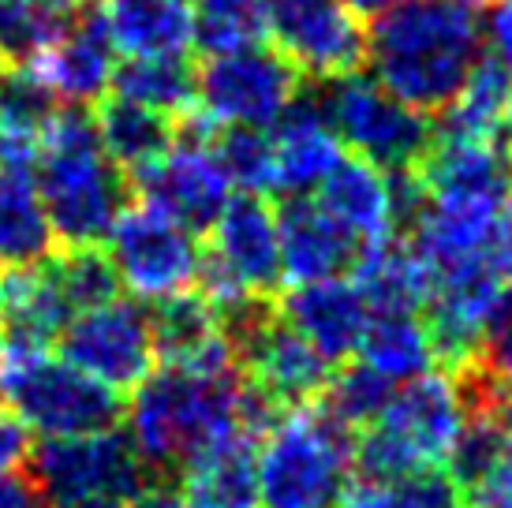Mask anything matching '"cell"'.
Returning a JSON list of instances; mask_svg holds the SVG:
<instances>
[{"mask_svg":"<svg viewBox=\"0 0 512 508\" xmlns=\"http://www.w3.org/2000/svg\"><path fill=\"white\" fill-rule=\"evenodd\" d=\"M393 393H397V385L385 381L378 370H370L367 363H348L344 370L329 374L326 389L314 404L326 411L333 423H341L348 434H359L382 415Z\"/></svg>","mask_w":512,"mask_h":508,"instance_id":"obj_31","label":"cell"},{"mask_svg":"<svg viewBox=\"0 0 512 508\" xmlns=\"http://www.w3.org/2000/svg\"><path fill=\"white\" fill-rule=\"evenodd\" d=\"M34 68L57 101H68L79 109L105 101V94L113 90L116 45L98 4H79L64 34L34 60Z\"/></svg>","mask_w":512,"mask_h":508,"instance_id":"obj_15","label":"cell"},{"mask_svg":"<svg viewBox=\"0 0 512 508\" xmlns=\"http://www.w3.org/2000/svg\"><path fill=\"white\" fill-rule=\"evenodd\" d=\"M184 501L187 508H255V434H236L221 441L217 449L202 452L184 471Z\"/></svg>","mask_w":512,"mask_h":508,"instance_id":"obj_23","label":"cell"},{"mask_svg":"<svg viewBox=\"0 0 512 508\" xmlns=\"http://www.w3.org/2000/svg\"><path fill=\"white\" fill-rule=\"evenodd\" d=\"M72 12L34 0H0V64H34L68 27Z\"/></svg>","mask_w":512,"mask_h":508,"instance_id":"obj_33","label":"cell"},{"mask_svg":"<svg viewBox=\"0 0 512 508\" xmlns=\"http://www.w3.org/2000/svg\"><path fill=\"white\" fill-rule=\"evenodd\" d=\"M94 124H98V139L105 157L120 172L135 176V172L150 169L154 161L169 154L180 120H169V116L143 109V105H131L124 98H109L98 101Z\"/></svg>","mask_w":512,"mask_h":508,"instance_id":"obj_24","label":"cell"},{"mask_svg":"<svg viewBox=\"0 0 512 508\" xmlns=\"http://www.w3.org/2000/svg\"><path fill=\"white\" fill-rule=\"evenodd\" d=\"M109 38L124 57H184L195 45V12L187 0H113Z\"/></svg>","mask_w":512,"mask_h":508,"instance_id":"obj_22","label":"cell"},{"mask_svg":"<svg viewBox=\"0 0 512 508\" xmlns=\"http://www.w3.org/2000/svg\"><path fill=\"white\" fill-rule=\"evenodd\" d=\"M128 441L150 475L195 464L243 426V374L236 363H161L131 389Z\"/></svg>","mask_w":512,"mask_h":508,"instance_id":"obj_2","label":"cell"},{"mask_svg":"<svg viewBox=\"0 0 512 508\" xmlns=\"http://www.w3.org/2000/svg\"><path fill=\"white\" fill-rule=\"evenodd\" d=\"M57 254V240L38 198L34 176L0 169V269L42 266Z\"/></svg>","mask_w":512,"mask_h":508,"instance_id":"obj_25","label":"cell"},{"mask_svg":"<svg viewBox=\"0 0 512 508\" xmlns=\"http://www.w3.org/2000/svg\"><path fill=\"white\" fill-rule=\"evenodd\" d=\"M314 101L341 146H352L356 157L382 172H415L427 154L434 124L382 90L370 75L356 71L333 79Z\"/></svg>","mask_w":512,"mask_h":508,"instance_id":"obj_8","label":"cell"},{"mask_svg":"<svg viewBox=\"0 0 512 508\" xmlns=\"http://www.w3.org/2000/svg\"><path fill=\"white\" fill-rule=\"evenodd\" d=\"M83 4H113V0H83Z\"/></svg>","mask_w":512,"mask_h":508,"instance_id":"obj_48","label":"cell"},{"mask_svg":"<svg viewBox=\"0 0 512 508\" xmlns=\"http://www.w3.org/2000/svg\"><path fill=\"white\" fill-rule=\"evenodd\" d=\"M356 467V434L318 404L281 411L255 452L262 508H341Z\"/></svg>","mask_w":512,"mask_h":508,"instance_id":"obj_4","label":"cell"},{"mask_svg":"<svg viewBox=\"0 0 512 508\" xmlns=\"http://www.w3.org/2000/svg\"><path fill=\"white\" fill-rule=\"evenodd\" d=\"M0 303H4V344L12 348H49L57 344L72 318V307L49 262L8 269L0 277Z\"/></svg>","mask_w":512,"mask_h":508,"instance_id":"obj_21","label":"cell"},{"mask_svg":"<svg viewBox=\"0 0 512 508\" xmlns=\"http://www.w3.org/2000/svg\"><path fill=\"white\" fill-rule=\"evenodd\" d=\"M34 4H45V8H53V12H75L83 0H34Z\"/></svg>","mask_w":512,"mask_h":508,"instance_id":"obj_45","label":"cell"},{"mask_svg":"<svg viewBox=\"0 0 512 508\" xmlns=\"http://www.w3.org/2000/svg\"><path fill=\"white\" fill-rule=\"evenodd\" d=\"M314 202L359 243V251L397 236L400 228L393 176L363 157H341L337 169L318 184Z\"/></svg>","mask_w":512,"mask_h":508,"instance_id":"obj_19","label":"cell"},{"mask_svg":"<svg viewBox=\"0 0 512 508\" xmlns=\"http://www.w3.org/2000/svg\"><path fill=\"white\" fill-rule=\"evenodd\" d=\"M109 262L131 296L161 303L195 288L202 251L184 225L150 202H128L109 232Z\"/></svg>","mask_w":512,"mask_h":508,"instance_id":"obj_12","label":"cell"},{"mask_svg":"<svg viewBox=\"0 0 512 508\" xmlns=\"http://www.w3.org/2000/svg\"><path fill=\"white\" fill-rule=\"evenodd\" d=\"M0 344H4V303H0Z\"/></svg>","mask_w":512,"mask_h":508,"instance_id":"obj_47","label":"cell"},{"mask_svg":"<svg viewBox=\"0 0 512 508\" xmlns=\"http://www.w3.org/2000/svg\"><path fill=\"white\" fill-rule=\"evenodd\" d=\"M124 508H187L184 494L180 490H172V486H161V482H146L139 494H131L124 501Z\"/></svg>","mask_w":512,"mask_h":508,"instance_id":"obj_42","label":"cell"},{"mask_svg":"<svg viewBox=\"0 0 512 508\" xmlns=\"http://www.w3.org/2000/svg\"><path fill=\"white\" fill-rule=\"evenodd\" d=\"M299 75L277 49H240L195 68V113L214 127H273L299 98Z\"/></svg>","mask_w":512,"mask_h":508,"instance_id":"obj_10","label":"cell"},{"mask_svg":"<svg viewBox=\"0 0 512 508\" xmlns=\"http://www.w3.org/2000/svg\"><path fill=\"white\" fill-rule=\"evenodd\" d=\"M352 269L370 314H423L434 292V269L404 236L363 247Z\"/></svg>","mask_w":512,"mask_h":508,"instance_id":"obj_20","label":"cell"},{"mask_svg":"<svg viewBox=\"0 0 512 508\" xmlns=\"http://www.w3.org/2000/svg\"><path fill=\"white\" fill-rule=\"evenodd\" d=\"M341 508H468L464 494L445 471H419L400 479H367L359 475L348 482Z\"/></svg>","mask_w":512,"mask_h":508,"instance_id":"obj_30","label":"cell"},{"mask_svg":"<svg viewBox=\"0 0 512 508\" xmlns=\"http://www.w3.org/2000/svg\"><path fill=\"white\" fill-rule=\"evenodd\" d=\"M483 53V15L468 0H404L367 27L370 79L423 116L460 94Z\"/></svg>","mask_w":512,"mask_h":508,"instance_id":"obj_1","label":"cell"},{"mask_svg":"<svg viewBox=\"0 0 512 508\" xmlns=\"http://www.w3.org/2000/svg\"><path fill=\"white\" fill-rule=\"evenodd\" d=\"M468 508H512V460L490 475L483 486H475L468 497H464Z\"/></svg>","mask_w":512,"mask_h":508,"instance_id":"obj_41","label":"cell"},{"mask_svg":"<svg viewBox=\"0 0 512 508\" xmlns=\"http://www.w3.org/2000/svg\"><path fill=\"white\" fill-rule=\"evenodd\" d=\"M49 266L57 273V284L60 292H64V299H68L72 314L90 311V307H101V303L116 299L120 281H116V269L109 262V254L101 251V247L53 254Z\"/></svg>","mask_w":512,"mask_h":508,"instance_id":"obj_36","label":"cell"},{"mask_svg":"<svg viewBox=\"0 0 512 508\" xmlns=\"http://www.w3.org/2000/svg\"><path fill=\"white\" fill-rule=\"evenodd\" d=\"M27 471L42 486L49 505L72 501H116L124 505L150 479L128 434L105 430L83 438H45L30 452Z\"/></svg>","mask_w":512,"mask_h":508,"instance_id":"obj_11","label":"cell"},{"mask_svg":"<svg viewBox=\"0 0 512 508\" xmlns=\"http://www.w3.org/2000/svg\"><path fill=\"white\" fill-rule=\"evenodd\" d=\"M483 38L490 42V57L498 60L501 71L512 79V4H501L490 12L483 27Z\"/></svg>","mask_w":512,"mask_h":508,"instance_id":"obj_40","label":"cell"},{"mask_svg":"<svg viewBox=\"0 0 512 508\" xmlns=\"http://www.w3.org/2000/svg\"><path fill=\"white\" fill-rule=\"evenodd\" d=\"M356 355L393 385L427 374L438 359L423 314H370Z\"/></svg>","mask_w":512,"mask_h":508,"instance_id":"obj_27","label":"cell"},{"mask_svg":"<svg viewBox=\"0 0 512 508\" xmlns=\"http://www.w3.org/2000/svg\"><path fill=\"white\" fill-rule=\"evenodd\" d=\"M116 98L169 120L195 113V64L187 57H131L113 71Z\"/></svg>","mask_w":512,"mask_h":508,"instance_id":"obj_28","label":"cell"},{"mask_svg":"<svg viewBox=\"0 0 512 508\" xmlns=\"http://www.w3.org/2000/svg\"><path fill=\"white\" fill-rule=\"evenodd\" d=\"M512 101V79L501 71V64L490 53L479 57L464 79L460 94H456L445 109L438 113L434 135L445 139H475V142H498L505 113Z\"/></svg>","mask_w":512,"mask_h":508,"instance_id":"obj_26","label":"cell"},{"mask_svg":"<svg viewBox=\"0 0 512 508\" xmlns=\"http://www.w3.org/2000/svg\"><path fill=\"white\" fill-rule=\"evenodd\" d=\"M273 191L281 198H307L344 157L314 98H296L273 124Z\"/></svg>","mask_w":512,"mask_h":508,"instance_id":"obj_17","label":"cell"},{"mask_svg":"<svg viewBox=\"0 0 512 508\" xmlns=\"http://www.w3.org/2000/svg\"><path fill=\"white\" fill-rule=\"evenodd\" d=\"M53 508H120L116 501H72V505H53Z\"/></svg>","mask_w":512,"mask_h":508,"instance_id":"obj_46","label":"cell"},{"mask_svg":"<svg viewBox=\"0 0 512 508\" xmlns=\"http://www.w3.org/2000/svg\"><path fill=\"white\" fill-rule=\"evenodd\" d=\"M281 284V240L277 210L262 195H240L225 206L210 228V247L202 251L199 288L225 314L247 299H273Z\"/></svg>","mask_w":512,"mask_h":508,"instance_id":"obj_7","label":"cell"},{"mask_svg":"<svg viewBox=\"0 0 512 508\" xmlns=\"http://www.w3.org/2000/svg\"><path fill=\"white\" fill-rule=\"evenodd\" d=\"M0 400L42 438L105 434L124 419V396L49 348L0 344Z\"/></svg>","mask_w":512,"mask_h":508,"instance_id":"obj_6","label":"cell"},{"mask_svg":"<svg viewBox=\"0 0 512 508\" xmlns=\"http://www.w3.org/2000/svg\"><path fill=\"white\" fill-rule=\"evenodd\" d=\"M468 4H483V0H468Z\"/></svg>","mask_w":512,"mask_h":508,"instance_id":"obj_49","label":"cell"},{"mask_svg":"<svg viewBox=\"0 0 512 508\" xmlns=\"http://www.w3.org/2000/svg\"><path fill=\"white\" fill-rule=\"evenodd\" d=\"M57 116V98L34 64H8L0 71V135L38 139Z\"/></svg>","mask_w":512,"mask_h":508,"instance_id":"obj_32","label":"cell"},{"mask_svg":"<svg viewBox=\"0 0 512 508\" xmlns=\"http://www.w3.org/2000/svg\"><path fill=\"white\" fill-rule=\"evenodd\" d=\"M505 4H512V0H505Z\"/></svg>","mask_w":512,"mask_h":508,"instance_id":"obj_50","label":"cell"},{"mask_svg":"<svg viewBox=\"0 0 512 508\" xmlns=\"http://www.w3.org/2000/svg\"><path fill=\"white\" fill-rule=\"evenodd\" d=\"M494 393H512V281L501 288L494 311L486 318V329L479 337V348L468 363Z\"/></svg>","mask_w":512,"mask_h":508,"instance_id":"obj_37","label":"cell"},{"mask_svg":"<svg viewBox=\"0 0 512 508\" xmlns=\"http://www.w3.org/2000/svg\"><path fill=\"white\" fill-rule=\"evenodd\" d=\"M277 311L299 337L311 344L314 352L326 359L329 367H337V363L356 355L363 329L370 322L367 299L356 288V281H348V277L296 284L281 299Z\"/></svg>","mask_w":512,"mask_h":508,"instance_id":"obj_16","label":"cell"},{"mask_svg":"<svg viewBox=\"0 0 512 508\" xmlns=\"http://www.w3.org/2000/svg\"><path fill=\"white\" fill-rule=\"evenodd\" d=\"M34 187L53 240L64 251H83L109 240L116 217L131 198L128 172H120L105 157L98 124L79 105L57 113L42 131Z\"/></svg>","mask_w":512,"mask_h":508,"instance_id":"obj_3","label":"cell"},{"mask_svg":"<svg viewBox=\"0 0 512 508\" xmlns=\"http://www.w3.org/2000/svg\"><path fill=\"white\" fill-rule=\"evenodd\" d=\"M57 344L72 367L113 393H131L157 367L154 322L150 311L135 299L116 296L101 307L72 314Z\"/></svg>","mask_w":512,"mask_h":508,"instance_id":"obj_13","label":"cell"},{"mask_svg":"<svg viewBox=\"0 0 512 508\" xmlns=\"http://www.w3.org/2000/svg\"><path fill=\"white\" fill-rule=\"evenodd\" d=\"M494 419H498L501 438H505V452H509V460H512V393L501 400L498 408H494Z\"/></svg>","mask_w":512,"mask_h":508,"instance_id":"obj_44","label":"cell"},{"mask_svg":"<svg viewBox=\"0 0 512 508\" xmlns=\"http://www.w3.org/2000/svg\"><path fill=\"white\" fill-rule=\"evenodd\" d=\"M270 38V0H199L195 45L202 57L255 49Z\"/></svg>","mask_w":512,"mask_h":508,"instance_id":"obj_29","label":"cell"},{"mask_svg":"<svg viewBox=\"0 0 512 508\" xmlns=\"http://www.w3.org/2000/svg\"><path fill=\"white\" fill-rule=\"evenodd\" d=\"M505 460H509V452H505V438H501L494 411H468L464 430H460V438L445 460L449 479L460 486V494L468 497L475 486H483Z\"/></svg>","mask_w":512,"mask_h":508,"instance_id":"obj_34","label":"cell"},{"mask_svg":"<svg viewBox=\"0 0 512 508\" xmlns=\"http://www.w3.org/2000/svg\"><path fill=\"white\" fill-rule=\"evenodd\" d=\"M214 135V124H206L199 113H187L176 127L169 154L150 169L128 176L139 202H150L176 225H184L191 236L210 232L232 202V180L221 157L214 154Z\"/></svg>","mask_w":512,"mask_h":508,"instance_id":"obj_9","label":"cell"},{"mask_svg":"<svg viewBox=\"0 0 512 508\" xmlns=\"http://www.w3.org/2000/svg\"><path fill=\"white\" fill-rule=\"evenodd\" d=\"M468 419V400L453 374H419L389 396L385 411L356 434V467L367 479L441 471Z\"/></svg>","mask_w":512,"mask_h":508,"instance_id":"obj_5","label":"cell"},{"mask_svg":"<svg viewBox=\"0 0 512 508\" xmlns=\"http://www.w3.org/2000/svg\"><path fill=\"white\" fill-rule=\"evenodd\" d=\"M214 154L243 195L273 191V142L266 127H217Z\"/></svg>","mask_w":512,"mask_h":508,"instance_id":"obj_35","label":"cell"},{"mask_svg":"<svg viewBox=\"0 0 512 508\" xmlns=\"http://www.w3.org/2000/svg\"><path fill=\"white\" fill-rule=\"evenodd\" d=\"M30 452H34L30 430L8 408H0V475L23 471L30 464Z\"/></svg>","mask_w":512,"mask_h":508,"instance_id":"obj_38","label":"cell"},{"mask_svg":"<svg viewBox=\"0 0 512 508\" xmlns=\"http://www.w3.org/2000/svg\"><path fill=\"white\" fill-rule=\"evenodd\" d=\"M344 4H348L359 19H363V15H367V19H374V15L389 12V8H397V4H404V0H344Z\"/></svg>","mask_w":512,"mask_h":508,"instance_id":"obj_43","label":"cell"},{"mask_svg":"<svg viewBox=\"0 0 512 508\" xmlns=\"http://www.w3.org/2000/svg\"><path fill=\"white\" fill-rule=\"evenodd\" d=\"M0 508H53V505L42 494V486L34 482V475L23 467V471H12V475H0Z\"/></svg>","mask_w":512,"mask_h":508,"instance_id":"obj_39","label":"cell"},{"mask_svg":"<svg viewBox=\"0 0 512 508\" xmlns=\"http://www.w3.org/2000/svg\"><path fill=\"white\" fill-rule=\"evenodd\" d=\"M270 38L303 79L333 83L367 64V27L344 0H270Z\"/></svg>","mask_w":512,"mask_h":508,"instance_id":"obj_14","label":"cell"},{"mask_svg":"<svg viewBox=\"0 0 512 508\" xmlns=\"http://www.w3.org/2000/svg\"><path fill=\"white\" fill-rule=\"evenodd\" d=\"M277 240L281 277L292 284L344 277L359 258V243L314 198H285L277 210Z\"/></svg>","mask_w":512,"mask_h":508,"instance_id":"obj_18","label":"cell"}]
</instances>
